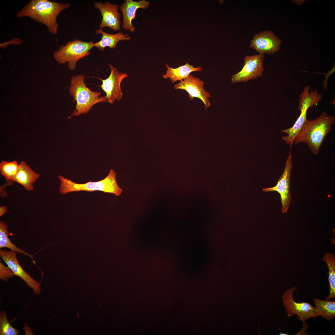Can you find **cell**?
<instances>
[{
  "instance_id": "obj_1",
  "label": "cell",
  "mask_w": 335,
  "mask_h": 335,
  "mask_svg": "<svg viewBox=\"0 0 335 335\" xmlns=\"http://www.w3.org/2000/svg\"><path fill=\"white\" fill-rule=\"evenodd\" d=\"M69 3H62L48 0H31L17 14L19 17H26L45 25L48 31L56 34L59 25L57 17L63 11L69 8Z\"/></svg>"
},
{
  "instance_id": "obj_2",
  "label": "cell",
  "mask_w": 335,
  "mask_h": 335,
  "mask_svg": "<svg viewBox=\"0 0 335 335\" xmlns=\"http://www.w3.org/2000/svg\"><path fill=\"white\" fill-rule=\"evenodd\" d=\"M335 123L334 116L323 111L314 120H307L293 142L297 145L301 142L306 143L311 152L318 154L324 141Z\"/></svg>"
},
{
  "instance_id": "obj_3",
  "label": "cell",
  "mask_w": 335,
  "mask_h": 335,
  "mask_svg": "<svg viewBox=\"0 0 335 335\" xmlns=\"http://www.w3.org/2000/svg\"><path fill=\"white\" fill-rule=\"evenodd\" d=\"M84 79L83 74L74 75L71 78L69 90L70 95L74 97L73 101L76 102V106L69 118L73 116L87 113L95 104L107 101L105 96H100L101 92H93L87 87Z\"/></svg>"
},
{
  "instance_id": "obj_4",
  "label": "cell",
  "mask_w": 335,
  "mask_h": 335,
  "mask_svg": "<svg viewBox=\"0 0 335 335\" xmlns=\"http://www.w3.org/2000/svg\"><path fill=\"white\" fill-rule=\"evenodd\" d=\"M58 177L60 181V193L61 194L80 191H99L118 196L123 191L117 183L116 172L112 169L106 177L96 182L90 181L85 183H77L61 175L58 176Z\"/></svg>"
},
{
  "instance_id": "obj_5",
  "label": "cell",
  "mask_w": 335,
  "mask_h": 335,
  "mask_svg": "<svg viewBox=\"0 0 335 335\" xmlns=\"http://www.w3.org/2000/svg\"><path fill=\"white\" fill-rule=\"evenodd\" d=\"M94 43L92 41L86 42L77 39L69 41L54 52L53 57L59 64L67 63L69 70H74L79 60L91 54Z\"/></svg>"
},
{
  "instance_id": "obj_6",
  "label": "cell",
  "mask_w": 335,
  "mask_h": 335,
  "mask_svg": "<svg viewBox=\"0 0 335 335\" xmlns=\"http://www.w3.org/2000/svg\"><path fill=\"white\" fill-rule=\"evenodd\" d=\"M297 287L295 286L287 289L282 298L283 306L288 317L296 315L298 319L305 324L307 319L311 318H317L319 316L316 309L308 302H297L293 298V295Z\"/></svg>"
},
{
  "instance_id": "obj_7",
  "label": "cell",
  "mask_w": 335,
  "mask_h": 335,
  "mask_svg": "<svg viewBox=\"0 0 335 335\" xmlns=\"http://www.w3.org/2000/svg\"><path fill=\"white\" fill-rule=\"evenodd\" d=\"M264 58V55L261 54L246 56L242 68L232 75L231 82L233 83L245 82L262 76Z\"/></svg>"
},
{
  "instance_id": "obj_8",
  "label": "cell",
  "mask_w": 335,
  "mask_h": 335,
  "mask_svg": "<svg viewBox=\"0 0 335 335\" xmlns=\"http://www.w3.org/2000/svg\"><path fill=\"white\" fill-rule=\"evenodd\" d=\"M285 163L284 170L279 178L276 185L269 188H263L262 191L268 192L276 191L280 195L281 211L283 213L287 212L291 202L290 190V178L293 169V162L290 151Z\"/></svg>"
},
{
  "instance_id": "obj_9",
  "label": "cell",
  "mask_w": 335,
  "mask_h": 335,
  "mask_svg": "<svg viewBox=\"0 0 335 335\" xmlns=\"http://www.w3.org/2000/svg\"><path fill=\"white\" fill-rule=\"evenodd\" d=\"M109 66L111 70L109 77L105 79H99L102 82L100 87L106 94L105 96L107 101L112 104L116 100H119L122 99L123 93L121 89V83L128 76L126 73L118 71L111 64L109 65Z\"/></svg>"
},
{
  "instance_id": "obj_10",
  "label": "cell",
  "mask_w": 335,
  "mask_h": 335,
  "mask_svg": "<svg viewBox=\"0 0 335 335\" xmlns=\"http://www.w3.org/2000/svg\"><path fill=\"white\" fill-rule=\"evenodd\" d=\"M204 83L200 78L190 74L186 78L180 81L174 86L175 89L185 90L189 94V98L193 100L194 97L201 99L204 104L205 109L210 106L209 98L211 96L204 88Z\"/></svg>"
},
{
  "instance_id": "obj_11",
  "label": "cell",
  "mask_w": 335,
  "mask_h": 335,
  "mask_svg": "<svg viewBox=\"0 0 335 335\" xmlns=\"http://www.w3.org/2000/svg\"><path fill=\"white\" fill-rule=\"evenodd\" d=\"M0 256L15 275L22 279L33 290L34 293L39 294L40 293V283L33 279L22 268L17 260L16 252L1 249Z\"/></svg>"
},
{
  "instance_id": "obj_12",
  "label": "cell",
  "mask_w": 335,
  "mask_h": 335,
  "mask_svg": "<svg viewBox=\"0 0 335 335\" xmlns=\"http://www.w3.org/2000/svg\"><path fill=\"white\" fill-rule=\"evenodd\" d=\"M94 5L96 9L99 10L102 16L99 28L108 27L114 31L121 30V13L118 11V5L106 1L104 3L96 2Z\"/></svg>"
},
{
  "instance_id": "obj_13",
  "label": "cell",
  "mask_w": 335,
  "mask_h": 335,
  "mask_svg": "<svg viewBox=\"0 0 335 335\" xmlns=\"http://www.w3.org/2000/svg\"><path fill=\"white\" fill-rule=\"evenodd\" d=\"M251 40L250 47L259 54H271L278 51L280 41L271 31H262L256 34Z\"/></svg>"
},
{
  "instance_id": "obj_14",
  "label": "cell",
  "mask_w": 335,
  "mask_h": 335,
  "mask_svg": "<svg viewBox=\"0 0 335 335\" xmlns=\"http://www.w3.org/2000/svg\"><path fill=\"white\" fill-rule=\"evenodd\" d=\"M149 2L145 0L137 2L132 0H125L120 7L123 16V28L133 32L135 27L132 25V21L136 17L137 10L139 8L146 9L149 7Z\"/></svg>"
},
{
  "instance_id": "obj_15",
  "label": "cell",
  "mask_w": 335,
  "mask_h": 335,
  "mask_svg": "<svg viewBox=\"0 0 335 335\" xmlns=\"http://www.w3.org/2000/svg\"><path fill=\"white\" fill-rule=\"evenodd\" d=\"M19 164V169L12 182L21 185L27 191L32 190L34 184L39 178L40 175L34 172L25 161H21Z\"/></svg>"
},
{
  "instance_id": "obj_16",
  "label": "cell",
  "mask_w": 335,
  "mask_h": 335,
  "mask_svg": "<svg viewBox=\"0 0 335 335\" xmlns=\"http://www.w3.org/2000/svg\"><path fill=\"white\" fill-rule=\"evenodd\" d=\"M95 32L96 34H101L102 36L101 40L94 43L93 46L101 51H104L106 47H108L110 49L115 48L118 42L123 40H129L131 38L128 34L121 32L115 34L106 33L102 28L96 29Z\"/></svg>"
},
{
  "instance_id": "obj_17",
  "label": "cell",
  "mask_w": 335,
  "mask_h": 335,
  "mask_svg": "<svg viewBox=\"0 0 335 335\" xmlns=\"http://www.w3.org/2000/svg\"><path fill=\"white\" fill-rule=\"evenodd\" d=\"M165 65L167 70L166 74L163 75V77L165 79L170 78L172 83L186 78L192 72L203 70L201 67H194L187 62L185 65L176 68L171 67L167 64Z\"/></svg>"
},
{
  "instance_id": "obj_18",
  "label": "cell",
  "mask_w": 335,
  "mask_h": 335,
  "mask_svg": "<svg viewBox=\"0 0 335 335\" xmlns=\"http://www.w3.org/2000/svg\"><path fill=\"white\" fill-rule=\"evenodd\" d=\"M315 308L319 316L328 321L335 317V302L315 298L314 299Z\"/></svg>"
},
{
  "instance_id": "obj_19",
  "label": "cell",
  "mask_w": 335,
  "mask_h": 335,
  "mask_svg": "<svg viewBox=\"0 0 335 335\" xmlns=\"http://www.w3.org/2000/svg\"><path fill=\"white\" fill-rule=\"evenodd\" d=\"M322 260L327 263L329 270L328 279L329 284V293L325 297V300H329L335 297V255L327 252L324 255Z\"/></svg>"
},
{
  "instance_id": "obj_20",
  "label": "cell",
  "mask_w": 335,
  "mask_h": 335,
  "mask_svg": "<svg viewBox=\"0 0 335 335\" xmlns=\"http://www.w3.org/2000/svg\"><path fill=\"white\" fill-rule=\"evenodd\" d=\"M8 226L4 221H0V249L7 248L19 253L29 256L32 258L29 253L16 246L10 240L8 236Z\"/></svg>"
},
{
  "instance_id": "obj_21",
  "label": "cell",
  "mask_w": 335,
  "mask_h": 335,
  "mask_svg": "<svg viewBox=\"0 0 335 335\" xmlns=\"http://www.w3.org/2000/svg\"><path fill=\"white\" fill-rule=\"evenodd\" d=\"M20 167V164L16 160L2 161L0 163V172L7 181L12 182Z\"/></svg>"
},
{
  "instance_id": "obj_22",
  "label": "cell",
  "mask_w": 335,
  "mask_h": 335,
  "mask_svg": "<svg viewBox=\"0 0 335 335\" xmlns=\"http://www.w3.org/2000/svg\"><path fill=\"white\" fill-rule=\"evenodd\" d=\"M20 331L14 328L10 323L7 316L6 312L2 311L0 315V335H18Z\"/></svg>"
},
{
  "instance_id": "obj_23",
  "label": "cell",
  "mask_w": 335,
  "mask_h": 335,
  "mask_svg": "<svg viewBox=\"0 0 335 335\" xmlns=\"http://www.w3.org/2000/svg\"><path fill=\"white\" fill-rule=\"evenodd\" d=\"M14 274L12 270L8 267L3 265L0 262V278L4 281H7L11 277H13Z\"/></svg>"
},
{
  "instance_id": "obj_24",
  "label": "cell",
  "mask_w": 335,
  "mask_h": 335,
  "mask_svg": "<svg viewBox=\"0 0 335 335\" xmlns=\"http://www.w3.org/2000/svg\"><path fill=\"white\" fill-rule=\"evenodd\" d=\"M335 65L333 67V68L330 70L328 71V73L327 74L322 73L325 75V79L323 82L322 83V86L323 87V89L324 90H326L327 89V87L328 86V79L329 76L333 73L335 71Z\"/></svg>"
},
{
  "instance_id": "obj_25",
  "label": "cell",
  "mask_w": 335,
  "mask_h": 335,
  "mask_svg": "<svg viewBox=\"0 0 335 335\" xmlns=\"http://www.w3.org/2000/svg\"><path fill=\"white\" fill-rule=\"evenodd\" d=\"M23 41L20 39L19 38H15L12 39L9 42H6L4 43H2L0 44V47H6V46H7L8 44H20Z\"/></svg>"
},
{
  "instance_id": "obj_26",
  "label": "cell",
  "mask_w": 335,
  "mask_h": 335,
  "mask_svg": "<svg viewBox=\"0 0 335 335\" xmlns=\"http://www.w3.org/2000/svg\"><path fill=\"white\" fill-rule=\"evenodd\" d=\"M7 212V208L6 206H2L0 207V217H1Z\"/></svg>"
},
{
  "instance_id": "obj_27",
  "label": "cell",
  "mask_w": 335,
  "mask_h": 335,
  "mask_svg": "<svg viewBox=\"0 0 335 335\" xmlns=\"http://www.w3.org/2000/svg\"><path fill=\"white\" fill-rule=\"evenodd\" d=\"M279 335H288V334H287L286 333H279Z\"/></svg>"
}]
</instances>
